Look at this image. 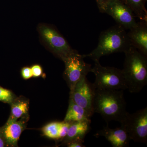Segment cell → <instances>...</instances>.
<instances>
[{"mask_svg": "<svg viewBox=\"0 0 147 147\" xmlns=\"http://www.w3.org/2000/svg\"><path fill=\"white\" fill-rule=\"evenodd\" d=\"M123 90L95 89L93 110L108 125L112 121L120 123L127 111Z\"/></svg>", "mask_w": 147, "mask_h": 147, "instance_id": "6da1fadb", "label": "cell"}, {"mask_svg": "<svg viewBox=\"0 0 147 147\" xmlns=\"http://www.w3.org/2000/svg\"><path fill=\"white\" fill-rule=\"evenodd\" d=\"M124 53L122 71L127 90L132 93L139 92L147 84V57L132 46Z\"/></svg>", "mask_w": 147, "mask_h": 147, "instance_id": "7a4b0ae2", "label": "cell"}, {"mask_svg": "<svg viewBox=\"0 0 147 147\" xmlns=\"http://www.w3.org/2000/svg\"><path fill=\"white\" fill-rule=\"evenodd\" d=\"M126 30L117 24L100 33L97 47L88 55H83L92 60L114 53H125L131 47Z\"/></svg>", "mask_w": 147, "mask_h": 147, "instance_id": "3957f363", "label": "cell"}, {"mask_svg": "<svg viewBox=\"0 0 147 147\" xmlns=\"http://www.w3.org/2000/svg\"><path fill=\"white\" fill-rule=\"evenodd\" d=\"M94 63L91 72L95 76L93 84L96 89L127 90L122 69L113 67L102 66L99 61Z\"/></svg>", "mask_w": 147, "mask_h": 147, "instance_id": "277c9868", "label": "cell"}, {"mask_svg": "<svg viewBox=\"0 0 147 147\" xmlns=\"http://www.w3.org/2000/svg\"><path fill=\"white\" fill-rule=\"evenodd\" d=\"M120 123L131 140L135 142L147 144V107L132 114L127 112Z\"/></svg>", "mask_w": 147, "mask_h": 147, "instance_id": "5b68a950", "label": "cell"}, {"mask_svg": "<svg viewBox=\"0 0 147 147\" xmlns=\"http://www.w3.org/2000/svg\"><path fill=\"white\" fill-rule=\"evenodd\" d=\"M38 31L50 50L63 61L77 52L71 48L66 40L53 27L41 25L38 27Z\"/></svg>", "mask_w": 147, "mask_h": 147, "instance_id": "8992f818", "label": "cell"}, {"mask_svg": "<svg viewBox=\"0 0 147 147\" xmlns=\"http://www.w3.org/2000/svg\"><path fill=\"white\" fill-rule=\"evenodd\" d=\"M83 55L78 52L73 53L65 58L64 76L68 84L70 90L81 79L86 77L92 69L91 65L85 62Z\"/></svg>", "mask_w": 147, "mask_h": 147, "instance_id": "52a82bcc", "label": "cell"}, {"mask_svg": "<svg viewBox=\"0 0 147 147\" xmlns=\"http://www.w3.org/2000/svg\"><path fill=\"white\" fill-rule=\"evenodd\" d=\"M95 88L86 77L81 79L70 90V98L86 111L90 117L94 114L93 102Z\"/></svg>", "mask_w": 147, "mask_h": 147, "instance_id": "ba28073f", "label": "cell"}, {"mask_svg": "<svg viewBox=\"0 0 147 147\" xmlns=\"http://www.w3.org/2000/svg\"><path fill=\"white\" fill-rule=\"evenodd\" d=\"M99 11L112 16L117 24L126 30L133 28L137 24L132 11L120 0H110Z\"/></svg>", "mask_w": 147, "mask_h": 147, "instance_id": "9c48e42d", "label": "cell"}, {"mask_svg": "<svg viewBox=\"0 0 147 147\" xmlns=\"http://www.w3.org/2000/svg\"><path fill=\"white\" fill-rule=\"evenodd\" d=\"M127 36L131 46L147 57V21H140L129 29Z\"/></svg>", "mask_w": 147, "mask_h": 147, "instance_id": "30bf717a", "label": "cell"}, {"mask_svg": "<svg viewBox=\"0 0 147 147\" xmlns=\"http://www.w3.org/2000/svg\"><path fill=\"white\" fill-rule=\"evenodd\" d=\"M94 136H102L110 142L113 147H126L131 141L127 132L122 126L116 128H110L108 125L97 131Z\"/></svg>", "mask_w": 147, "mask_h": 147, "instance_id": "8fae6325", "label": "cell"}, {"mask_svg": "<svg viewBox=\"0 0 147 147\" xmlns=\"http://www.w3.org/2000/svg\"><path fill=\"white\" fill-rule=\"evenodd\" d=\"M24 121L9 119L7 123L0 129L7 144L15 146L25 127Z\"/></svg>", "mask_w": 147, "mask_h": 147, "instance_id": "7c38bea8", "label": "cell"}, {"mask_svg": "<svg viewBox=\"0 0 147 147\" xmlns=\"http://www.w3.org/2000/svg\"><path fill=\"white\" fill-rule=\"evenodd\" d=\"M90 123L91 120L71 123L67 134L63 139L64 144L74 140L84 142V138L90 130Z\"/></svg>", "mask_w": 147, "mask_h": 147, "instance_id": "4fadbf2b", "label": "cell"}, {"mask_svg": "<svg viewBox=\"0 0 147 147\" xmlns=\"http://www.w3.org/2000/svg\"><path fill=\"white\" fill-rule=\"evenodd\" d=\"M89 115L84 108L76 104L69 98L68 109L64 121L69 123L90 120Z\"/></svg>", "mask_w": 147, "mask_h": 147, "instance_id": "5bb4252c", "label": "cell"}, {"mask_svg": "<svg viewBox=\"0 0 147 147\" xmlns=\"http://www.w3.org/2000/svg\"><path fill=\"white\" fill-rule=\"evenodd\" d=\"M131 9L140 21H147V11L145 7L147 0H120Z\"/></svg>", "mask_w": 147, "mask_h": 147, "instance_id": "9a60e30c", "label": "cell"}, {"mask_svg": "<svg viewBox=\"0 0 147 147\" xmlns=\"http://www.w3.org/2000/svg\"><path fill=\"white\" fill-rule=\"evenodd\" d=\"M11 112L9 119L17 120L28 113V103L24 100H13L11 103Z\"/></svg>", "mask_w": 147, "mask_h": 147, "instance_id": "2e32d148", "label": "cell"}, {"mask_svg": "<svg viewBox=\"0 0 147 147\" xmlns=\"http://www.w3.org/2000/svg\"><path fill=\"white\" fill-rule=\"evenodd\" d=\"M60 122H53L47 124L42 129L45 136L50 139L59 140Z\"/></svg>", "mask_w": 147, "mask_h": 147, "instance_id": "e0dca14e", "label": "cell"}, {"mask_svg": "<svg viewBox=\"0 0 147 147\" xmlns=\"http://www.w3.org/2000/svg\"><path fill=\"white\" fill-rule=\"evenodd\" d=\"M14 98L10 90L0 86V101L11 104L14 100Z\"/></svg>", "mask_w": 147, "mask_h": 147, "instance_id": "ac0fdd59", "label": "cell"}, {"mask_svg": "<svg viewBox=\"0 0 147 147\" xmlns=\"http://www.w3.org/2000/svg\"><path fill=\"white\" fill-rule=\"evenodd\" d=\"M71 123L63 121L59 122V137L60 139L63 140L68 132L69 127Z\"/></svg>", "mask_w": 147, "mask_h": 147, "instance_id": "d6986e66", "label": "cell"}, {"mask_svg": "<svg viewBox=\"0 0 147 147\" xmlns=\"http://www.w3.org/2000/svg\"><path fill=\"white\" fill-rule=\"evenodd\" d=\"M31 68L33 76L34 77H38L42 75V70L40 66L38 65H36L33 66Z\"/></svg>", "mask_w": 147, "mask_h": 147, "instance_id": "ffe728a7", "label": "cell"}, {"mask_svg": "<svg viewBox=\"0 0 147 147\" xmlns=\"http://www.w3.org/2000/svg\"><path fill=\"white\" fill-rule=\"evenodd\" d=\"M21 75L25 79H28L33 76L31 68L29 67H24L21 70Z\"/></svg>", "mask_w": 147, "mask_h": 147, "instance_id": "44dd1931", "label": "cell"}, {"mask_svg": "<svg viewBox=\"0 0 147 147\" xmlns=\"http://www.w3.org/2000/svg\"><path fill=\"white\" fill-rule=\"evenodd\" d=\"M84 142L79 140H74L67 142L65 144L69 147H85L86 146L83 144Z\"/></svg>", "mask_w": 147, "mask_h": 147, "instance_id": "7402d4cb", "label": "cell"}, {"mask_svg": "<svg viewBox=\"0 0 147 147\" xmlns=\"http://www.w3.org/2000/svg\"><path fill=\"white\" fill-rule=\"evenodd\" d=\"M110 0H96L99 11L101 10Z\"/></svg>", "mask_w": 147, "mask_h": 147, "instance_id": "603a6c76", "label": "cell"}, {"mask_svg": "<svg viewBox=\"0 0 147 147\" xmlns=\"http://www.w3.org/2000/svg\"><path fill=\"white\" fill-rule=\"evenodd\" d=\"M6 144L5 140L4 139L2 134L0 130V147H5Z\"/></svg>", "mask_w": 147, "mask_h": 147, "instance_id": "cb8c5ba5", "label": "cell"}]
</instances>
